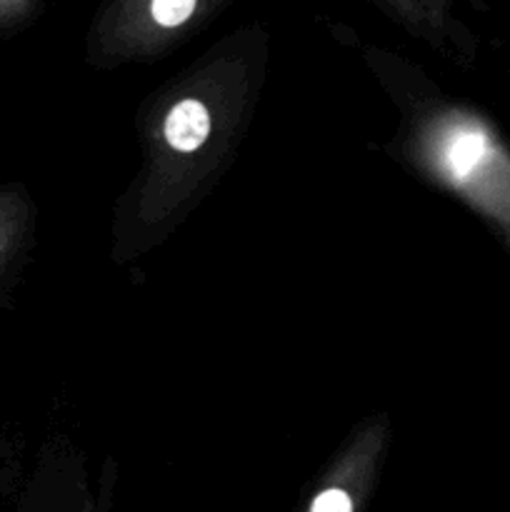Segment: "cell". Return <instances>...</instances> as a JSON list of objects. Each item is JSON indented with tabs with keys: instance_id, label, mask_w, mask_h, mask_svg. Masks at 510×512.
<instances>
[{
	"instance_id": "6da1fadb",
	"label": "cell",
	"mask_w": 510,
	"mask_h": 512,
	"mask_svg": "<svg viewBox=\"0 0 510 512\" xmlns=\"http://www.w3.org/2000/svg\"><path fill=\"white\" fill-rule=\"evenodd\" d=\"M210 133V115L200 100H180L165 118V138L180 153H193Z\"/></svg>"
},
{
	"instance_id": "7a4b0ae2",
	"label": "cell",
	"mask_w": 510,
	"mask_h": 512,
	"mask_svg": "<svg viewBox=\"0 0 510 512\" xmlns=\"http://www.w3.org/2000/svg\"><path fill=\"white\" fill-rule=\"evenodd\" d=\"M485 150L483 135L470 133V130H458L450 138L448 148L443 150V160L448 163L450 173L465 175L475 165V158H480Z\"/></svg>"
},
{
	"instance_id": "3957f363",
	"label": "cell",
	"mask_w": 510,
	"mask_h": 512,
	"mask_svg": "<svg viewBox=\"0 0 510 512\" xmlns=\"http://www.w3.org/2000/svg\"><path fill=\"white\" fill-rule=\"evenodd\" d=\"M198 0H150V15L163 28H178L195 13Z\"/></svg>"
},
{
	"instance_id": "277c9868",
	"label": "cell",
	"mask_w": 510,
	"mask_h": 512,
	"mask_svg": "<svg viewBox=\"0 0 510 512\" xmlns=\"http://www.w3.org/2000/svg\"><path fill=\"white\" fill-rule=\"evenodd\" d=\"M310 512H353V503H350L348 493L343 490H325L315 498Z\"/></svg>"
},
{
	"instance_id": "5b68a950",
	"label": "cell",
	"mask_w": 510,
	"mask_h": 512,
	"mask_svg": "<svg viewBox=\"0 0 510 512\" xmlns=\"http://www.w3.org/2000/svg\"><path fill=\"white\" fill-rule=\"evenodd\" d=\"M20 0H0V10H5V8H13V5H18Z\"/></svg>"
}]
</instances>
